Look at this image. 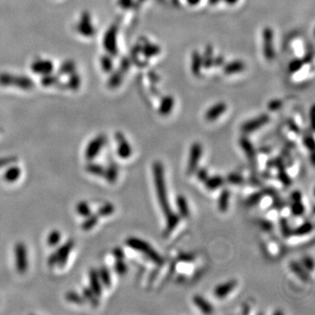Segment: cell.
Returning a JSON list of instances; mask_svg holds the SVG:
<instances>
[{
    "label": "cell",
    "mask_w": 315,
    "mask_h": 315,
    "mask_svg": "<svg viewBox=\"0 0 315 315\" xmlns=\"http://www.w3.org/2000/svg\"><path fill=\"white\" fill-rule=\"evenodd\" d=\"M152 174H153V180L155 185L158 201L160 203V208L164 213L165 217L168 218L174 213L172 211L171 206L169 203V199H168V190H167L166 180H165L164 167L160 161H156L153 163Z\"/></svg>",
    "instance_id": "cell-1"
},
{
    "label": "cell",
    "mask_w": 315,
    "mask_h": 315,
    "mask_svg": "<svg viewBox=\"0 0 315 315\" xmlns=\"http://www.w3.org/2000/svg\"><path fill=\"white\" fill-rule=\"evenodd\" d=\"M128 245L131 247L134 250H139L140 252L146 255L150 260L152 262L158 265V266H162L164 264V259L154 249L151 248V245L143 240H139L137 238H131L127 241Z\"/></svg>",
    "instance_id": "cell-2"
},
{
    "label": "cell",
    "mask_w": 315,
    "mask_h": 315,
    "mask_svg": "<svg viewBox=\"0 0 315 315\" xmlns=\"http://www.w3.org/2000/svg\"><path fill=\"white\" fill-rule=\"evenodd\" d=\"M263 53L267 61H272L275 58L274 33L267 26L263 30Z\"/></svg>",
    "instance_id": "cell-3"
},
{
    "label": "cell",
    "mask_w": 315,
    "mask_h": 315,
    "mask_svg": "<svg viewBox=\"0 0 315 315\" xmlns=\"http://www.w3.org/2000/svg\"><path fill=\"white\" fill-rule=\"evenodd\" d=\"M202 155V146L200 143L195 142L193 144L189 151V161L187 167V174L192 175L193 173L196 172L198 166Z\"/></svg>",
    "instance_id": "cell-4"
},
{
    "label": "cell",
    "mask_w": 315,
    "mask_h": 315,
    "mask_svg": "<svg viewBox=\"0 0 315 315\" xmlns=\"http://www.w3.org/2000/svg\"><path fill=\"white\" fill-rule=\"evenodd\" d=\"M270 116L268 114H261L257 118L250 119L242 125V131L244 133H250L257 131L258 129L265 126L266 124L270 122Z\"/></svg>",
    "instance_id": "cell-5"
},
{
    "label": "cell",
    "mask_w": 315,
    "mask_h": 315,
    "mask_svg": "<svg viewBox=\"0 0 315 315\" xmlns=\"http://www.w3.org/2000/svg\"><path fill=\"white\" fill-rule=\"evenodd\" d=\"M240 145L242 151H244L248 160L250 162L254 169L257 168V153L254 148L253 145L247 138H242L240 139Z\"/></svg>",
    "instance_id": "cell-6"
},
{
    "label": "cell",
    "mask_w": 315,
    "mask_h": 315,
    "mask_svg": "<svg viewBox=\"0 0 315 315\" xmlns=\"http://www.w3.org/2000/svg\"><path fill=\"white\" fill-rule=\"evenodd\" d=\"M227 111V104L225 102H219L210 107L207 112L205 113V119L209 122H214L219 119L221 115Z\"/></svg>",
    "instance_id": "cell-7"
},
{
    "label": "cell",
    "mask_w": 315,
    "mask_h": 315,
    "mask_svg": "<svg viewBox=\"0 0 315 315\" xmlns=\"http://www.w3.org/2000/svg\"><path fill=\"white\" fill-rule=\"evenodd\" d=\"M237 285H238V283L236 280H229L228 282L223 283V284L217 286L214 291V293L217 298L223 299V298H226L236 288Z\"/></svg>",
    "instance_id": "cell-8"
},
{
    "label": "cell",
    "mask_w": 315,
    "mask_h": 315,
    "mask_svg": "<svg viewBox=\"0 0 315 315\" xmlns=\"http://www.w3.org/2000/svg\"><path fill=\"white\" fill-rule=\"evenodd\" d=\"M245 69L246 65L244 62L240 60H235L233 62L227 63L223 67V73L226 74H238L244 71Z\"/></svg>",
    "instance_id": "cell-9"
},
{
    "label": "cell",
    "mask_w": 315,
    "mask_h": 315,
    "mask_svg": "<svg viewBox=\"0 0 315 315\" xmlns=\"http://www.w3.org/2000/svg\"><path fill=\"white\" fill-rule=\"evenodd\" d=\"M290 269L298 278H300L304 282H310V280H311L310 275L309 273H307L306 268L303 267L299 263L295 262V261L291 262Z\"/></svg>",
    "instance_id": "cell-10"
},
{
    "label": "cell",
    "mask_w": 315,
    "mask_h": 315,
    "mask_svg": "<svg viewBox=\"0 0 315 315\" xmlns=\"http://www.w3.org/2000/svg\"><path fill=\"white\" fill-rule=\"evenodd\" d=\"M174 98L172 96H166L164 97L161 102H160V107H159V113L161 116H168L172 112V109L174 107Z\"/></svg>",
    "instance_id": "cell-11"
},
{
    "label": "cell",
    "mask_w": 315,
    "mask_h": 315,
    "mask_svg": "<svg viewBox=\"0 0 315 315\" xmlns=\"http://www.w3.org/2000/svg\"><path fill=\"white\" fill-rule=\"evenodd\" d=\"M193 302L205 315H210L214 312L213 306L200 295H195L193 298Z\"/></svg>",
    "instance_id": "cell-12"
},
{
    "label": "cell",
    "mask_w": 315,
    "mask_h": 315,
    "mask_svg": "<svg viewBox=\"0 0 315 315\" xmlns=\"http://www.w3.org/2000/svg\"><path fill=\"white\" fill-rule=\"evenodd\" d=\"M202 68H203V66H202V56H201V53L195 50L192 53L191 70H192L193 74L196 75V76L197 75H200Z\"/></svg>",
    "instance_id": "cell-13"
},
{
    "label": "cell",
    "mask_w": 315,
    "mask_h": 315,
    "mask_svg": "<svg viewBox=\"0 0 315 315\" xmlns=\"http://www.w3.org/2000/svg\"><path fill=\"white\" fill-rule=\"evenodd\" d=\"M176 205L180 217L182 218H188L190 215L188 201L183 195H179L176 198Z\"/></svg>",
    "instance_id": "cell-14"
},
{
    "label": "cell",
    "mask_w": 315,
    "mask_h": 315,
    "mask_svg": "<svg viewBox=\"0 0 315 315\" xmlns=\"http://www.w3.org/2000/svg\"><path fill=\"white\" fill-rule=\"evenodd\" d=\"M229 198L230 193L228 189L222 190L218 199V209L221 213H225L229 209Z\"/></svg>",
    "instance_id": "cell-15"
},
{
    "label": "cell",
    "mask_w": 315,
    "mask_h": 315,
    "mask_svg": "<svg viewBox=\"0 0 315 315\" xmlns=\"http://www.w3.org/2000/svg\"><path fill=\"white\" fill-rule=\"evenodd\" d=\"M224 183V180L221 176L217 175V176L209 177L207 180H205L204 184L206 189L210 191H214L216 189H219Z\"/></svg>",
    "instance_id": "cell-16"
},
{
    "label": "cell",
    "mask_w": 315,
    "mask_h": 315,
    "mask_svg": "<svg viewBox=\"0 0 315 315\" xmlns=\"http://www.w3.org/2000/svg\"><path fill=\"white\" fill-rule=\"evenodd\" d=\"M180 218V216L175 213L173 214L171 217L166 218L167 219V225H166V229H165V235L166 236L170 235L174 230V229L179 224Z\"/></svg>",
    "instance_id": "cell-17"
},
{
    "label": "cell",
    "mask_w": 315,
    "mask_h": 315,
    "mask_svg": "<svg viewBox=\"0 0 315 315\" xmlns=\"http://www.w3.org/2000/svg\"><path fill=\"white\" fill-rule=\"evenodd\" d=\"M213 48L211 46H209L205 50L204 54L202 56V66L206 70H209L214 65Z\"/></svg>",
    "instance_id": "cell-18"
},
{
    "label": "cell",
    "mask_w": 315,
    "mask_h": 315,
    "mask_svg": "<svg viewBox=\"0 0 315 315\" xmlns=\"http://www.w3.org/2000/svg\"><path fill=\"white\" fill-rule=\"evenodd\" d=\"M313 229H314V226H313L311 222H310V221H306V222H304L301 225L297 227V228L292 231L291 235H294V236H297V237L305 236V235L312 232Z\"/></svg>",
    "instance_id": "cell-19"
},
{
    "label": "cell",
    "mask_w": 315,
    "mask_h": 315,
    "mask_svg": "<svg viewBox=\"0 0 315 315\" xmlns=\"http://www.w3.org/2000/svg\"><path fill=\"white\" fill-rule=\"evenodd\" d=\"M305 206L303 205L302 201H292L291 206V212L295 217H300L305 213Z\"/></svg>",
    "instance_id": "cell-20"
},
{
    "label": "cell",
    "mask_w": 315,
    "mask_h": 315,
    "mask_svg": "<svg viewBox=\"0 0 315 315\" xmlns=\"http://www.w3.org/2000/svg\"><path fill=\"white\" fill-rule=\"evenodd\" d=\"M160 53V48L159 46L153 45V44H147L144 48V53L146 55V57H153L158 55Z\"/></svg>",
    "instance_id": "cell-21"
},
{
    "label": "cell",
    "mask_w": 315,
    "mask_h": 315,
    "mask_svg": "<svg viewBox=\"0 0 315 315\" xmlns=\"http://www.w3.org/2000/svg\"><path fill=\"white\" fill-rule=\"evenodd\" d=\"M303 65H304V62L300 59H294L290 62V64L288 65V70L289 72L293 74L299 71L300 69H302Z\"/></svg>",
    "instance_id": "cell-22"
},
{
    "label": "cell",
    "mask_w": 315,
    "mask_h": 315,
    "mask_svg": "<svg viewBox=\"0 0 315 315\" xmlns=\"http://www.w3.org/2000/svg\"><path fill=\"white\" fill-rule=\"evenodd\" d=\"M278 179L282 182L283 184L285 186H290L291 184V180L290 177L288 175V173L286 172L285 168H279L278 169Z\"/></svg>",
    "instance_id": "cell-23"
},
{
    "label": "cell",
    "mask_w": 315,
    "mask_h": 315,
    "mask_svg": "<svg viewBox=\"0 0 315 315\" xmlns=\"http://www.w3.org/2000/svg\"><path fill=\"white\" fill-rule=\"evenodd\" d=\"M227 180L232 185H242L244 183V179L238 173H229L227 177Z\"/></svg>",
    "instance_id": "cell-24"
},
{
    "label": "cell",
    "mask_w": 315,
    "mask_h": 315,
    "mask_svg": "<svg viewBox=\"0 0 315 315\" xmlns=\"http://www.w3.org/2000/svg\"><path fill=\"white\" fill-rule=\"evenodd\" d=\"M280 227H281V231H282L283 236L286 237V238H289L291 233H292V230L291 229L290 226H289V223H288V221L287 219L283 218L280 220Z\"/></svg>",
    "instance_id": "cell-25"
},
{
    "label": "cell",
    "mask_w": 315,
    "mask_h": 315,
    "mask_svg": "<svg viewBox=\"0 0 315 315\" xmlns=\"http://www.w3.org/2000/svg\"><path fill=\"white\" fill-rule=\"evenodd\" d=\"M131 148L126 142H123L119 147V155L122 158H128L131 156Z\"/></svg>",
    "instance_id": "cell-26"
},
{
    "label": "cell",
    "mask_w": 315,
    "mask_h": 315,
    "mask_svg": "<svg viewBox=\"0 0 315 315\" xmlns=\"http://www.w3.org/2000/svg\"><path fill=\"white\" fill-rule=\"evenodd\" d=\"M262 199V194L260 193H256L251 194L248 199H247V205L249 206H254V205L258 204L259 201Z\"/></svg>",
    "instance_id": "cell-27"
},
{
    "label": "cell",
    "mask_w": 315,
    "mask_h": 315,
    "mask_svg": "<svg viewBox=\"0 0 315 315\" xmlns=\"http://www.w3.org/2000/svg\"><path fill=\"white\" fill-rule=\"evenodd\" d=\"M283 102L279 99H273L268 103V109L271 111H278L282 107Z\"/></svg>",
    "instance_id": "cell-28"
},
{
    "label": "cell",
    "mask_w": 315,
    "mask_h": 315,
    "mask_svg": "<svg viewBox=\"0 0 315 315\" xmlns=\"http://www.w3.org/2000/svg\"><path fill=\"white\" fill-rule=\"evenodd\" d=\"M196 175L198 180H201V182H204L205 180L209 178V172L207 171V169L205 168H201V169H197Z\"/></svg>",
    "instance_id": "cell-29"
},
{
    "label": "cell",
    "mask_w": 315,
    "mask_h": 315,
    "mask_svg": "<svg viewBox=\"0 0 315 315\" xmlns=\"http://www.w3.org/2000/svg\"><path fill=\"white\" fill-rule=\"evenodd\" d=\"M303 266L307 270H314V266H315V262L311 258L307 257L303 259Z\"/></svg>",
    "instance_id": "cell-30"
},
{
    "label": "cell",
    "mask_w": 315,
    "mask_h": 315,
    "mask_svg": "<svg viewBox=\"0 0 315 315\" xmlns=\"http://www.w3.org/2000/svg\"><path fill=\"white\" fill-rule=\"evenodd\" d=\"M304 145H305V146H306L308 150L314 151V148H315V141H314V139H313L312 137H310V136L306 137V138L304 139Z\"/></svg>",
    "instance_id": "cell-31"
},
{
    "label": "cell",
    "mask_w": 315,
    "mask_h": 315,
    "mask_svg": "<svg viewBox=\"0 0 315 315\" xmlns=\"http://www.w3.org/2000/svg\"><path fill=\"white\" fill-rule=\"evenodd\" d=\"M291 199L292 201H300L302 200V194L299 192V190H296L294 192L291 193Z\"/></svg>",
    "instance_id": "cell-32"
},
{
    "label": "cell",
    "mask_w": 315,
    "mask_h": 315,
    "mask_svg": "<svg viewBox=\"0 0 315 315\" xmlns=\"http://www.w3.org/2000/svg\"><path fill=\"white\" fill-rule=\"evenodd\" d=\"M288 123H289V127H290V129L291 131H294V132H299V127H298V125L296 124L295 122H293L292 120H289V121H288Z\"/></svg>",
    "instance_id": "cell-33"
},
{
    "label": "cell",
    "mask_w": 315,
    "mask_h": 315,
    "mask_svg": "<svg viewBox=\"0 0 315 315\" xmlns=\"http://www.w3.org/2000/svg\"><path fill=\"white\" fill-rule=\"evenodd\" d=\"M180 260L181 261H184V262H190V261H193L194 260V258L192 256L190 255H186V254H183L181 255L180 257Z\"/></svg>",
    "instance_id": "cell-34"
},
{
    "label": "cell",
    "mask_w": 315,
    "mask_h": 315,
    "mask_svg": "<svg viewBox=\"0 0 315 315\" xmlns=\"http://www.w3.org/2000/svg\"><path fill=\"white\" fill-rule=\"evenodd\" d=\"M262 225L263 228H264V229H266V230H270L271 228H272V224L270 223V221H264L262 222Z\"/></svg>",
    "instance_id": "cell-35"
},
{
    "label": "cell",
    "mask_w": 315,
    "mask_h": 315,
    "mask_svg": "<svg viewBox=\"0 0 315 315\" xmlns=\"http://www.w3.org/2000/svg\"><path fill=\"white\" fill-rule=\"evenodd\" d=\"M201 1V0H187V2H188L190 5H193V6H194V5H197Z\"/></svg>",
    "instance_id": "cell-36"
},
{
    "label": "cell",
    "mask_w": 315,
    "mask_h": 315,
    "mask_svg": "<svg viewBox=\"0 0 315 315\" xmlns=\"http://www.w3.org/2000/svg\"><path fill=\"white\" fill-rule=\"evenodd\" d=\"M223 1L225 2L226 4L233 5V4H237L239 0H223Z\"/></svg>",
    "instance_id": "cell-37"
},
{
    "label": "cell",
    "mask_w": 315,
    "mask_h": 315,
    "mask_svg": "<svg viewBox=\"0 0 315 315\" xmlns=\"http://www.w3.org/2000/svg\"><path fill=\"white\" fill-rule=\"evenodd\" d=\"M221 0H209V3L212 5H215V4H218Z\"/></svg>",
    "instance_id": "cell-38"
}]
</instances>
